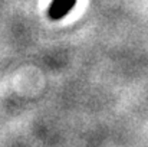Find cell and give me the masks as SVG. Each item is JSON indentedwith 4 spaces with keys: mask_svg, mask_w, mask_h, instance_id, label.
I'll list each match as a JSON object with an SVG mask.
<instances>
[{
    "mask_svg": "<svg viewBox=\"0 0 148 147\" xmlns=\"http://www.w3.org/2000/svg\"><path fill=\"white\" fill-rule=\"evenodd\" d=\"M76 0H53L50 4L48 14L50 19L53 20H59L62 17H65L68 14V12H71L75 6Z\"/></svg>",
    "mask_w": 148,
    "mask_h": 147,
    "instance_id": "1",
    "label": "cell"
}]
</instances>
